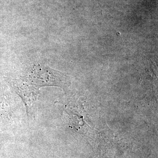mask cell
I'll return each instance as SVG.
<instances>
[{"mask_svg":"<svg viewBox=\"0 0 158 158\" xmlns=\"http://www.w3.org/2000/svg\"><path fill=\"white\" fill-rule=\"evenodd\" d=\"M69 84V78L65 74L38 65L31 68L26 74L15 81L14 87L28 110L37 99L41 87L53 86L64 88Z\"/></svg>","mask_w":158,"mask_h":158,"instance_id":"cell-1","label":"cell"}]
</instances>
